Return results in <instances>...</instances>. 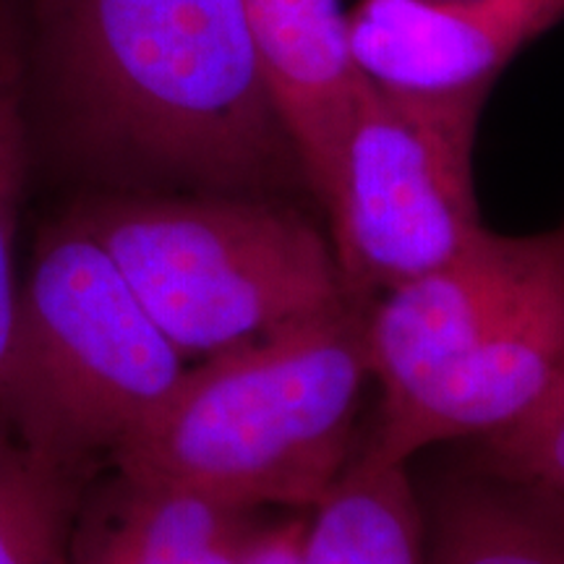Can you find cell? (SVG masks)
<instances>
[{"mask_svg":"<svg viewBox=\"0 0 564 564\" xmlns=\"http://www.w3.org/2000/svg\"><path fill=\"white\" fill-rule=\"evenodd\" d=\"M19 100L84 194L306 188L241 0H19Z\"/></svg>","mask_w":564,"mask_h":564,"instance_id":"obj_1","label":"cell"},{"mask_svg":"<svg viewBox=\"0 0 564 564\" xmlns=\"http://www.w3.org/2000/svg\"><path fill=\"white\" fill-rule=\"evenodd\" d=\"M366 303L204 356L112 470L259 512H312L348 470L371 382Z\"/></svg>","mask_w":564,"mask_h":564,"instance_id":"obj_2","label":"cell"},{"mask_svg":"<svg viewBox=\"0 0 564 564\" xmlns=\"http://www.w3.org/2000/svg\"><path fill=\"white\" fill-rule=\"evenodd\" d=\"M70 207L183 358L350 301L329 238L280 196L97 192Z\"/></svg>","mask_w":564,"mask_h":564,"instance_id":"obj_3","label":"cell"},{"mask_svg":"<svg viewBox=\"0 0 564 564\" xmlns=\"http://www.w3.org/2000/svg\"><path fill=\"white\" fill-rule=\"evenodd\" d=\"M105 246L68 207L21 280L9 411L21 449L89 481L160 411L186 371Z\"/></svg>","mask_w":564,"mask_h":564,"instance_id":"obj_4","label":"cell"},{"mask_svg":"<svg viewBox=\"0 0 564 564\" xmlns=\"http://www.w3.org/2000/svg\"><path fill=\"white\" fill-rule=\"evenodd\" d=\"M486 97L400 95L366 84L324 212L350 301L369 306L484 236L474 150Z\"/></svg>","mask_w":564,"mask_h":564,"instance_id":"obj_5","label":"cell"},{"mask_svg":"<svg viewBox=\"0 0 564 564\" xmlns=\"http://www.w3.org/2000/svg\"><path fill=\"white\" fill-rule=\"evenodd\" d=\"M564 264V220L531 236H484L453 262L369 303L366 352L379 413L392 411L468 356L528 293Z\"/></svg>","mask_w":564,"mask_h":564,"instance_id":"obj_6","label":"cell"},{"mask_svg":"<svg viewBox=\"0 0 564 564\" xmlns=\"http://www.w3.org/2000/svg\"><path fill=\"white\" fill-rule=\"evenodd\" d=\"M564 384V264L539 282L468 356L405 403L379 413L358 453L408 465L421 449L518 426Z\"/></svg>","mask_w":564,"mask_h":564,"instance_id":"obj_7","label":"cell"},{"mask_svg":"<svg viewBox=\"0 0 564 564\" xmlns=\"http://www.w3.org/2000/svg\"><path fill=\"white\" fill-rule=\"evenodd\" d=\"M564 21V0H361L350 45L371 87L489 95L499 74Z\"/></svg>","mask_w":564,"mask_h":564,"instance_id":"obj_8","label":"cell"},{"mask_svg":"<svg viewBox=\"0 0 564 564\" xmlns=\"http://www.w3.org/2000/svg\"><path fill=\"white\" fill-rule=\"evenodd\" d=\"M267 91L299 158L303 183L327 212L352 118L366 89L340 0H241Z\"/></svg>","mask_w":564,"mask_h":564,"instance_id":"obj_9","label":"cell"},{"mask_svg":"<svg viewBox=\"0 0 564 564\" xmlns=\"http://www.w3.org/2000/svg\"><path fill=\"white\" fill-rule=\"evenodd\" d=\"M259 512L112 470L79 499L68 564H241Z\"/></svg>","mask_w":564,"mask_h":564,"instance_id":"obj_10","label":"cell"},{"mask_svg":"<svg viewBox=\"0 0 564 564\" xmlns=\"http://www.w3.org/2000/svg\"><path fill=\"white\" fill-rule=\"evenodd\" d=\"M429 564H564V510L533 489L470 468L436 491Z\"/></svg>","mask_w":564,"mask_h":564,"instance_id":"obj_11","label":"cell"},{"mask_svg":"<svg viewBox=\"0 0 564 564\" xmlns=\"http://www.w3.org/2000/svg\"><path fill=\"white\" fill-rule=\"evenodd\" d=\"M306 564H429L426 518L405 465L352 457L306 514Z\"/></svg>","mask_w":564,"mask_h":564,"instance_id":"obj_12","label":"cell"},{"mask_svg":"<svg viewBox=\"0 0 564 564\" xmlns=\"http://www.w3.org/2000/svg\"><path fill=\"white\" fill-rule=\"evenodd\" d=\"M84 486L0 442V564H68Z\"/></svg>","mask_w":564,"mask_h":564,"instance_id":"obj_13","label":"cell"},{"mask_svg":"<svg viewBox=\"0 0 564 564\" xmlns=\"http://www.w3.org/2000/svg\"><path fill=\"white\" fill-rule=\"evenodd\" d=\"M30 171V137L21 112L19 84H13L0 89V442H13L9 387L21 303L17 232Z\"/></svg>","mask_w":564,"mask_h":564,"instance_id":"obj_14","label":"cell"},{"mask_svg":"<svg viewBox=\"0 0 564 564\" xmlns=\"http://www.w3.org/2000/svg\"><path fill=\"white\" fill-rule=\"evenodd\" d=\"M474 468L533 489L564 510V384L518 426L481 440Z\"/></svg>","mask_w":564,"mask_h":564,"instance_id":"obj_15","label":"cell"},{"mask_svg":"<svg viewBox=\"0 0 564 564\" xmlns=\"http://www.w3.org/2000/svg\"><path fill=\"white\" fill-rule=\"evenodd\" d=\"M306 514L272 520V523L259 520L246 541L241 564H306L303 560Z\"/></svg>","mask_w":564,"mask_h":564,"instance_id":"obj_16","label":"cell"},{"mask_svg":"<svg viewBox=\"0 0 564 564\" xmlns=\"http://www.w3.org/2000/svg\"><path fill=\"white\" fill-rule=\"evenodd\" d=\"M19 84V0H0V89Z\"/></svg>","mask_w":564,"mask_h":564,"instance_id":"obj_17","label":"cell"}]
</instances>
